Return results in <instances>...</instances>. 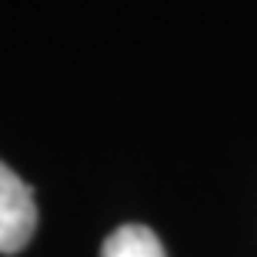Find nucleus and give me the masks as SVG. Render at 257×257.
I'll use <instances>...</instances> for the list:
<instances>
[{
  "instance_id": "obj_1",
  "label": "nucleus",
  "mask_w": 257,
  "mask_h": 257,
  "mask_svg": "<svg viewBox=\"0 0 257 257\" xmlns=\"http://www.w3.org/2000/svg\"><path fill=\"white\" fill-rule=\"evenodd\" d=\"M37 227V204L30 184L0 161V254H20Z\"/></svg>"
},
{
  "instance_id": "obj_2",
  "label": "nucleus",
  "mask_w": 257,
  "mask_h": 257,
  "mask_svg": "<svg viewBox=\"0 0 257 257\" xmlns=\"http://www.w3.org/2000/svg\"><path fill=\"white\" fill-rule=\"evenodd\" d=\"M100 257H167L161 237L144 224H124L114 234H107Z\"/></svg>"
}]
</instances>
